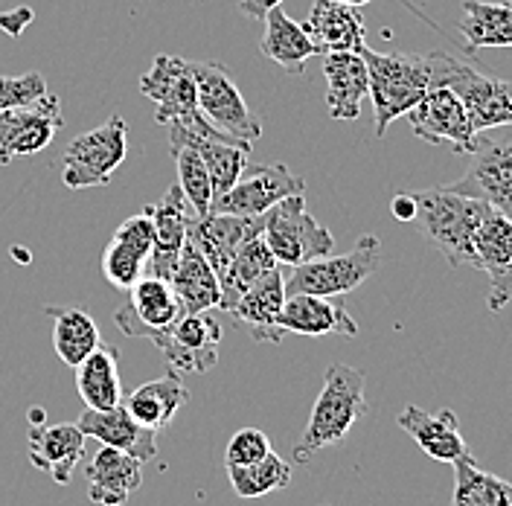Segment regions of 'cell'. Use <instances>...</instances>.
<instances>
[{"label": "cell", "mask_w": 512, "mask_h": 506, "mask_svg": "<svg viewBox=\"0 0 512 506\" xmlns=\"http://www.w3.org/2000/svg\"><path fill=\"white\" fill-rule=\"evenodd\" d=\"M370 76V99L376 114V137H384L393 120L405 117L431 88L446 85L460 59L448 53H376L361 50Z\"/></svg>", "instance_id": "6da1fadb"}, {"label": "cell", "mask_w": 512, "mask_h": 506, "mask_svg": "<svg viewBox=\"0 0 512 506\" xmlns=\"http://www.w3.org/2000/svg\"><path fill=\"white\" fill-rule=\"evenodd\" d=\"M364 387H367L364 373L350 364H332L326 370L309 422L300 440L294 443V463H309L318 451L347 440L355 422L364 419L370 411Z\"/></svg>", "instance_id": "7a4b0ae2"}, {"label": "cell", "mask_w": 512, "mask_h": 506, "mask_svg": "<svg viewBox=\"0 0 512 506\" xmlns=\"http://www.w3.org/2000/svg\"><path fill=\"white\" fill-rule=\"evenodd\" d=\"M414 222L428 236V242L446 256L451 268H472V242L483 216L492 210L478 198L460 195L448 187L414 192Z\"/></svg>", "instance_id": "3957f363"}, {"label": "cell", "mask_w": 512, "mask_h": 506, "mask_svg": "<svg viewBox=\"0 0 512 506\" xmlns=\"http://www.w3.org/2000/svg\"><path fill=\"white\" fill-rule=\"evenodd\" d=\"M140 94L155 102V120L160 126H181L210 140H227L230 134L216 128L198 108V91L190 62L160 53L140 79Z\"/></svg>", "instance_id": "277c9868"}, {"label": "cell", "mask_w": 512, "mask_h": 506, "mask_svg": "<svg viewBox=\"0 0 512 506\" xmlns=\"http://www.w3.org/2000/svg\"><path fill=\"white\" fill-rule=\"evenodd\" d=\"M382 265V242L373 233H364L358 245L344 256H318L312 262L294 265L286 277L288 294H318L344 297L370 280Z\"/></svg>", "instance_id": "5b68a950"}, {"label": "cell", "mask_w": 512, "mask_h": 506, "mask_svg": "<svg viewBox=\"0 0 512 506\" xmlns=\"http://www.w3.org/2000/svg\"><path fill=\"white\" fill-rule=\"evenodd\" d=\"M262 219V239L280 265L294 268L318 256H329L335 248V236L309 213L303 192L283 198Z\"/></svg>", "instance_id": "8992f818"}, {"label": "cell", "mask_w": 512, "mask_h": 506, "mask_svg": "<svg viewBox=\"0 0 512 506\" xmlns=\"http://www.w3.org/2000/svg\"><path fill=\"white\" fill-rule=\"evenodd\" d=\"M128 155V128L120 114L70 140L64 149L62 184L67 190L108 187Z\"/></svg>", "instance_id": "52a82bcc"}, {"label": "cell", "mask_w": 512, "mask_h": 506, "mask_svg": "<svg viewBox=\"0 0 512 506\" xmlns=\"http://www.w3.org/2000/svg\"><path fill=\"white\" fill-rule=\"evenodd\" d=\"M190 70L198 91V108L213 126L245 143H254L262 137V120L248 108L245 96L236 88L224 64L190 62Z\"/></svg>", "instance_id": "ba28073f"}, {"label": "cell", "mask_w": 512, "mask_h": 506, "mask_svg": "<svg viewBox=\"0 0 512 506\" xmlns=\"http://www.w3.org/2000/svg\"><path fill=\"white\" fill-rule=\"evenodd\" d=\"M149 344L160 349L163 361L172 370L201 376L219 364L222 323L210 312H184L172 326L155 332Z\"/></svg>", "instance_id": "9c48e42d"}, {"label": "cell", "mask_w": 512, "mask_h": 506, "mask_svg": "<svg viewBox=\"0 0 512 506\" xmlns=\"http://www.w3.org/2000/svg\"><path fill=\"white\" fill-rule=\"evenodd\" d=\"M469 158V172L448 184V190L478 198L495 213L512 219V131L498 137H489L486 131L478 134V146Z\"/></svg>", "instance_id": "30bf717a"}, {"label": "cell", "mask_w": 512, "mask_h": 506, "mask_svg": "<svg viewBox=\"0 0 512 506\" xmlns=\"http://www.w3.org/2000/svg\"><path fill=\"white\" fill-rule=\"evenodd\" d=\"M303 190H306L303 178H297L286 163H248L239 181L222 198L213 201L210 213L265 216L274 204Z\"/></svg>", "instance_id": "8fae6325"}, {"label": "cell", "mask_w": 512, "mask_h": 506, "mask_svg": "<svg viewBox=\"0 0 512 506\" xmlns=\"http://www.w3.org/2000/svg\"><path fill=\"white\" fill-rule=\"evenodd\" d=\"M405 117L416 137L431 146H451L457 155H472L478 146V134L466 117V108L448 85L431 88Z\"/></svg>", "instance_id": "7c38bea8"}, {"label": "cell", "mask_w": 512, "mask_h": 506, "mask_svg": "<svg viewBox=\"0 0 512 506\" xmlns=\"http://www.w3.org/2000/svg\"><path fill=\"white\" fill-rule=\"evenodd\" d=\"M62 126V105L50 91L35 102L0 111V163L44 152Z\"/></svg>", "instance_id": "4fadbf2b"}, {"label": "cell", "mask_w": 512, "mask_h": 506, "mask_svg": "<svg viewBox=\"0 0 512 506\" xmlns=\"http://www.w3.org/2000/svg\"><path fill=\"white\" fill-rule=\"evenodd\" d=\"M472 268L489 277L486 309L501 315L512 303V219L489 210L472 242Z\"/></svg>", "instance_id": "5bb4252c"}, {"label": "cell", "mask_w": 512, "mask_h": 506, "mask_svg": "<svg viewBox=\"0 0 512 506\" xmlns=\"http://www.w3.org/2000/svg\"><path fill=\"white\" fill-rule=\"evenodd\" d=\"M446 85L460 96L475 134L512 126V82L486 76L472 64L460 62L448 76Z\"/></svg>", "instance_id": "9a60e30c"}, {"label": "cell", "mask_w": 512, "mask_h": 506, "mask_svg": "<svg viewBox=\"0 0 512 506\" xmlns=\"http://www.w3.org/2000/svg\"><path fill=\"white\" fill-rule=\"evenodd\" d=\"M181 315H184V306H181L172 283L152 277V274H143L128 288V300L114 312V320H117L120 332L128 338L149 341L155 332L172 326Z\"/></svg>", "instance_id": "2e32d148"}, {"label": "cell", "mask_w": 512, "mask_h": 506, "mask_svg": "<svg viewBox=\"0 0 512 506\" xmlns=\"http://www.w3.org/2000/svg\"><path fill=\"white\" fill-rule=\"evenodd\" d=\"M152 248H155V227H152L149 210L128 216L126 222L117 227L114 239L108 242V248L102 253L105 280L120 291H128L146 274Z\"/></svg>", "instance_id": "e0dca14e"}, {"label": "cell", "mask_w": 512, "mask_h": 506, "mask_svg": "<svg viewBox=\"0 0 512 506\" xmlns=\"http://www.w3.org/2000/svg\"><path fill=\"white\" fill-rule=\"evenodd\" d=\"M265 219L262 216H227V213H207V216H192L190 239L204 259L213 265L216 277H222L230 259L242 251L251 239L262 236Z\"/></svg>", "instance_id": "ac0fdd59"}, {"label": "cell", "mask_w": 512, "mask_h": 506, "mask_svg": "<svg viewBox=\"0 0 512 506\" xmlns=\"http://www.w3.org/2000/svg\"><path fill=\"white\" fill-rule=\"evenodd\" d=\"M277 329L283 335H306V338H320V335L355 338L358 335V323L347 312L344 300L318 297V294H288L277 315Z\"/></svg>", "instance_id": "d6986e66"}, {"label": "cell", "mask_w": 512, "mask_h": 506, "mask_svg": "<svg viewBox=\"0 0 512 506\" xmlns=\"http://www.w3.org/2000/svg\"><path fill=\"white\" fill-rule=\"evenodd\" d=\"M149 216H152V227H155V248L149 256V265H146V274L160 277V280H169L175 265H178V256L187 245V233H190V204L184 198L181 187H169L166 195L160 198L158 204L146 207Z\"/></svg>", "instance_id": "ffe728a7"}, {"label": "cell", "mask_w": 512, "mask_h": 506, "mask_svg": "<svg viewBox=\"0 0 512 506\" xmlns=\"http://www.w3.org/2000/svg\"><path fill=\"white\" fill-rule=\"evenodd\" d=\"M27 454L38 472H47L59 486H70L76 466L85 457V434L76 422L32 425L27 434Z\"/></svg>", "instance_id": "44dd1931"}, {"label": "cell", "mask_w": 512, "mask_h": 506, "mask_svg": "<svg viewBox=\"0 0 512 506\" xmlns=\"http://www.w3.org/2000/svg\"><path fill=\"white\" fill-rule=\"evenodd\" d=\"M303 30L318 47V56L326 53H361L367 47V24L358 6L338 0H315Z\"/></svg>", "instance_id": "7402d4cb"}, {"label": "cell", "mask_w": 512, "mask_h": 506, "mask_svg": "<svg viewBox=\"0 0 512 506\" xmlns=\"http://www.w3.org/2000/svg\"><path fill=\"white\" fill-rule=\"evenodd\" d=\"M76 425L85 434V440L91 437L99 445L126 451L131 457H137L140 463H149V460L158 457V431L143 428L140 422H134L123 405H117L111 411L85 408L82 416L76 419Z\"/></svg>", "instance_id": "603a6c76"}, {"label": "cell", "mask_w": 512, "mask_h": 506, "mask_svg": "<svg viewBox=\"0 0 512 506\" xmlns=\"http://www.w3.org/2000/svg\"><path fill=\"white\" fill-rule=\"evenodd\" d=\"M286 274L280 271V265L274 271H268L265 277H259L233 306L230 317L245 326L251 332L256 344H280L286 335L277 329V315L286 303Z\"/></svg>", "instance_id": "cb8c5ba5"}, {"label": "cell", "mask_w": 512, "mask_h": 506, "mask_svg": "<svg viewBox=\"0 0 512 506\" xmlns=\"http://www.w3.org/2000/svg\"><path fill=\"white\" fill-rule=\"evenodd\" d=\"M396 422L431 460L454 463V460L472 454V448L460 434V422H457L454 411L428 413L419 405H408L396 416Z\"/></svg>", "instance_id": "d4e9b609"}, {"label": "cell", "mask_w": 512, "mask_h": 506, "mask_svg": "<svg viewBox=\"0 0 512 506\" xmlns=\"http://www.w3.org/2000/svg\"><path fill=\"white\" fill-rule=\"evenodd\" d=\"M326 76V111L332 120H358L361 102L370 94V76L361 53H326L323 56Z\"/></svg>", "instance_id": "484cf974"}, {"label": "cell", "mask_w": 512, "mask_h": 506, "mask_svg": "<svg viewBox=\"0 0 512 506\" xmlns=\"http://www.w3.org/2000/svg\"><path fill=\"white\" fill-rule=\"evenodd\" d=\"M88 498L99 506H123L143 486V463L126 451L102 445L85 469Z\"/></svg>", "instance_id": "4316f807"}, {"label": "cell", "mask_w": 512, "mask_h": 506, "mask_svg": "<svg viewBox=\"0 0 512 506\" xmlns=\"http://www.w3.org/2000/svg\"><path fill=\"white\" fill-rule=\"evenodd\" d=\"M187 399H190V393H187V387L181 381V373L169 370L158 381H146L134 393L123 396V408L143 428L160 431L175 419V413L187 405Z\"/></svg>", "instance_id": "83f0119b"}, {"label": "cell", "mask_w": 512, "mask_h": 506, "mask_svg": "<svg viewBox=\"0 0 512 506\" xmlns=\"http://www.w3.org/2000/svg\"><path fill=\"white\" fill-rule=\"evenodd\" d=\"M76 390L91 411H111L123 405V379H120V349L99 347L73 367Z\"/></svg>", "instance_id": "f1b7e54d"}, {"label": "cell", "mask_w": 512, "mask_h": 506, "mask_svg": "<svg viewBox=\"0 0 512 506\" xmlns=\"http://www.w3.org/2000/svg\"><path fill=\"white\" fill-rule=\"evenodd\" d=\"M262 21H265V35L259 41V53L280 64L291 76H303L306 62L318 56V47L309 38V32L303 30V24L291 21L280 6L271 9Z\"/></svg>", "instance_id": "f546056e"}, {"label": "cell", "mask_w": 512, "mask_h": 506, "mask_svg": "<svg viewBox=\"0 0 512 506\" xmlns=\"http://www.w3.org/2000/svg\"><path fill=\"white\" fill-rule=\"evenodd\" d=\"M169 283L175 288L184 312H213V309H219V300H222L219 277H216L213 265L204 259V253L198 251L190 239H187L184 251L178 256V265H175Z\"/></svg>", "instance_id": "4dcf8cb0"}, {"label": "cell", "mask_w": 512, "mask_h": 506, "mask_svg": "<svg viewBox=\"0 0 512 506\" xmlns=\"http://www.w3.org/2000/svg\"><path fill=\"white\" fill-rule=\"evenodd\" d=\"M457 30L469 44L475 56L486 47H512V0L504 3H483V0H463V15Z\"/></svg>", "instance_id": "1f68e13d"}, {"label": "cell", "mask_w": 512, "mask_h": 506, "mask_svg": "<svg viewBox=\"0 0 512 506\" xmlns=\"http://www.w3.org/2000/svg\"><path fill=\"white\" fill-rule=\"evenodd\" d=\"M47 315L53 317V347H56V355L62 358V364H67V367L82 364L102 344L99 326H96V320L91 317L88 309L47 306Z\"/></svg>", "instance_id": "d6a6232c"}, {"label": "cell", "mask_w": 512, "mask_h": 506, "mask_svg": "<svg viewBox=\"0 0 512 506\" xmlns=\"http://www.w3.org/2000/svg\"><path fill=\"white\" fill-rule=\"evenodd\" d=\"M454 466V498L451 506H512V483L480 469L472 454L451 463Z\"/></svg>", "instance_id": "836d02e7"}, {"label": "cell", "mask_w": 512, "mask_h": 506, "mask_svg": "<svg viewBox=\"0 0 512 506\" xmlns=\"http://www.w3.org/2000/svg\"><path fill=\"white\" fill-rule=\"evenodd\" d=\"M184 134L190 137V143L198 149V155H201L204 166H207V172H210L213 201H216V198H222L224 192L230 190V187L239 181V175L245 172L251 143L236 140V137H227V140H210V137H198V134H192V131H187V128H184Z\"/></svg>", "instance_id": "e575fe53"}, {"label": "cell", "mask_w": 512, "mask_h": 506, "mask_svg": "<svg viewBox=\"0 0 512 506\" xmlns=\"http://www.w3.org/2000/svg\"><path fill=\"white\" fill-rule=\"evenodd\" d=\"M277 265H280V262L274 259V253L268 251L265 239H262V236L251 239L242 251L230 259V265L224 268V274L219 277V288H222L219 309L230 315L233 306L239 303V297H242L259 277H265L268 271H274Z\"/></svg>", "instance_id": "d590c367"}, {"label": "cell", "mask_w": 512, "mask_h": 506, "mask_svg": "<svg viewBox=\"0 0 512 506\" xmlns=\"http://www.w3.org/2000/svg\"><path fill=\"white\" fill-rule=\"evenodd\" d=\"M169 143H172L175 166H178V187L184 192L192 213L207 216L213 207V184H210V172L204 160L190 143V137L184 134V128L169 126Z\"/></svg>", "instance_id": "8d00e7d4"}, {"label": "cell", "mask_w": 512, "mask_h": 506, "mask_svg": "<svg viewBox=\"0 0 512 506\" xmlns=\"http://www.w3.org/2000/svg\"><path fill=\"white\" fill-rule=\"evenodd\" d=\"M291 463H286L277 451H268L262 460L248 463V466H227V477L230 486L239 498L254 501V498H265L271 492H280L291 483Z\"/></svg>", "instance_id": "74e56055"}, {"label": "cell", "mask_w": 512, "mask_h": 506, "mask_svg": "<svg viewBox=\"0 0 512 506\" xmlns=\"http://www.w3.org/2000/svg\"><path fill=\"white\" fill-rule=\"evenodd\" d=\"M268 451H274V445L262 428H242L230 437L227 451H224V463L227 466H248V463L262 460Z\"/></svg>", "instance_id": "f35d334b"}, {"label": "cell", "mask_w": 512, "mask_h": 506, "mask_svg": "<svg viewBox=\"0 0 512 506\" xmlns=\"http://www.w3.org/2000/svg\"><path fill=\"white\" fill-rule=\"evenodd\" d=\"M47 94V82L38 70L21 73V76H0V111L27 105Z\"/></svg>", "instance_id": "ab89813d"}, {"label": "cell", "mask_w": 512, "mask_h": 506, "mask_svg": "<svg viewBox=\"0 0 512 506\" xmlns=\"http://www.w3.org/2000/svg\"><path fill=\"white\" fill-rule=\"evenodd\" d=\"M390 213L396 222H414L416 216V201L414 192H396L393 201H390Z\"/></svg>", "instance_id": "60d3db41"}, {"label": "cell", "mask_w": 512, "mask_h": 506, "mask_svg": "<svg viewBox=\"0 0 512 506\" xmlns=\"http://www.w3.org/2000/svg\"><path fill=\"white\" fill-rule=\"evenodd\" d=\"M283 0H239V12L245 18H254V21H262L271 9H277Z\"/></svg>", "instance_id": "b9f144b4"}, {"label": "cell", "mask_w": 512, "mask_h": 506, "mask_svg": "<svg viewBox=\"0 0 512 506\" xmlns=\"http://www.w3.org/2000/svg\"><path fill=\"white\" fill-rule=\"evenodd\" d=\"M32 21V12L24 6V9H18L15 15H0V27L9 32V35H21L24 27Z\"/></svg>", "instance_id": "7bdbcfd3"}, {"label": "cell", "mask_w": 512, "mask_h": 506, "mask_svg": "<svg viewBox=\"0 0 512 506\" xmlns=\"http://www.w3.org/2000/svg\"><path fill=\"white\" fill-rule=\"evenodd\" d=\"M338 3H347V6H358V9H361V6H367L370 0H338Z\"/></svg>", "instance_id": "ee69618b"}, {"label": "cell", "mask_w": 512, "mask_h": 506, "mask_svg": "<svg viewBox=\"0 0 512 506\" xmlns=\"http://www.w3.org/2000/svg\"><path fill=\"white\" fill-rule=\"evenodd\" d=\"M320 506H332V504H320Z\"/></svg>", "instance_id": "f6af8a7d"}]
</instances>
